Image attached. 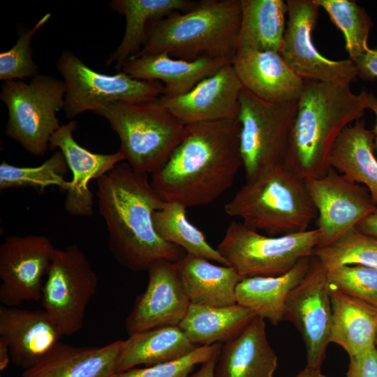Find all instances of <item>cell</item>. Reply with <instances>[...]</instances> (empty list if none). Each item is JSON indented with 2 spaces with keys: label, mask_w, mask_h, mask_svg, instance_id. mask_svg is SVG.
Returning a JSON list of instances; mask_svg holds the SVG:
<instances>
[{
  "label": "cell",
  "mask_w": 377,
  "mask_h": 377,
  "mask_svg": "<svg viewBox=\"0 0 377 377\" xmlns=\"http://www.w3.org/2000/svg\"><path fill=\"white\" fill-rule=\"evenodd\" d=\"M238 119L186 125L184 135L151 183L165 202L185 207L213 202L243 167Z\"/></svg>",
  "instance_id": "cell-1"
},
{
  "label": "cell",
  "mask_w": 377,
  "mask_h": 377,
  "mask_svg": "<svg viewBox=\"0 0 377 377\" xmlns=\"http://www.w3.org/2000/svg\"><path fill=\"white\" fill-rule=\"evenodd\" d=\"M98 212L108 231V246L116 260L133 271H145L155 262H177L183 249L163 240L154 226V213L165 202L148 175L120 163L97 179Z\"/></svg>",
  "instance_id": "cell-2"
},
{
  "label": "cell",
  "mask_w": 377,
  "mask_h": 377,
  "mask_svg": "<svg viewBox=\"0 0 377 377\" xmlns=\"http://www.w3.org/2000/svg\"><path fill=\"white\" fill-rule=\"evenodd\" d=\"M350 84L304 80L283 162L300 178L324 176L341 133L369 109L368 93L355 94Z\"/></svg>",
  "instance_id": "cell-3"
},
{
  "label": "cell",
  "mask_w": 377,
  "mask_h": 377,
  "mask_svg": "<svg viewBox=\"0 0 377 377\" xmlns=\"http://www.w3.org/2000/svg\"><path fill=\"white\" fill-rule=\"evenodd\" d=\"M241 14V0L197 1L188 11L150 22L146 43L134 57L164 53L186 61L233 58Z\"/></svg>",
  "instance_id": "cell-4"
},
{
  "label": "cell",
  "mask_w": 377,
  "mask_h": 377,
  "mask_svg": "<svg viewBox=\"0 0 377 377\" xmlns=\"http://www.w3.org/2000/svg\"><path fill=\"white\" fill-rule=\"evenodd\" d=\"M224 210L246 226L272 237L306 231L318 216L305 180L283 164L246 182Z\"/></svg>",
  "instance_id": "cell-5"
},
{
  "label": "cell",
  "mask_w": 377,
  "mask_h": 377,
  "mask_svg": "<svg viewBox=\"0 0 377 377\" xmlns=\"http://www.w3.org/2000/svg\"><path fill=\"white\" fill-rule=\"evenodd\" d=\"M94 113L105 118L117 134L119 151L136 172L151 175L168 160L182 140L186 125L159 98L116 102Z\"/></svg>",
  "instance_id": "cell-6"
},
{
  "label": "cell",
  "mask_w": 377,
  "mask_h": 377,
  "mask_svg": "<svg viewBox=\"0 0 377 377\" xmlns=\"http://www.w3.org/2000/svg\"><path fill=\"white\" fill-rule=\"evenodd\" d=\"M66 93L63 80L46 74H38L29 83L3 81L0 99L8 112L6 135L31 154L44 155L61 126L57 112L64 108Z\"/></svg>",
  "instance_id": "cell-7"
},
{
  "label": "cell",
  "mask_w": 377,
  "mask_h": 377,
  "mask_svg": "<svg viewBox=\"0 0 377 377\" xmlns=\"http://www.w3.org/2000/svg\"><path fill=\"white\" fill-rule=\"evenodd\" d=\"M319 241L316 228L272 237L232 221L217 250L243 278L276 276L290 271L301 259L312 256Z\"/></svg>",
  "instance_id": "cell-8"
},
{
  "label": "cell",
  "mask_w": 377,
  "mask_h": 377,
  "mask_svg": "<svg viewBox=\"0 0 377 377\" xmlns=\"http://www.w3.org/2000/svg\"><path fill=\"white\" fill-rule=\"evenodd\" d=\"M297 101H265L243 87L239 98L240 151L246 182L283 165Z\"/></svg>",
  "instance_id": "cell-9"
},
{
  "label": "cell",
  "mask_w": 377,
  "mask_h": 377,
  "mask_svg": "<svg viewBox=\"0 0 377 377\" xmlns=\"http://www.w3.org/2000/svg\"><path fill=\"white\" fill-rule=\"evenodd\" d=\"M56 67L66 84L63 110L69 119L116 102L154 101L163 93L160 82L136 80L123 71L114 75L96 72L70 50L61 53Z\"/></svg>",
  "instance_id": "cell-10"
},
{
  "label": "cell",
  "mask_w": 377,
  "mask_h": 377,
  "mask_svg": "<svg viewBox=\"0 0 377 377\" xmlns=\"http://www.w3.org/2000/svg\"><path fill=\"white\" fill-rule=\"evenodd\" d=\"M98 279L77 245L57 249L47 269L41 304L62 336L83 327L87 305L95 295Z\"/></svg>",
  "instance_id": "cell-11"
},
{
  "label": "cell",
  "mask_w": 377,
  "mask_h": 377,
  "mask_svg": "<svg viewBox=\"0 0 377 377\" xmlns=\"http://www.w3.org/2000/svg\"><path fill=\"white\" fill-rule=\"evenodd\" d=\"M332 304L327 269L312 256L309 270L290 292L286 320L290 321L303 339L307 367L320 369L330 342Z\"/></svg>",
  "instance_id": "cell-12"
},
{
  "label": "cell",
  "mask_w": 377,
  "mask_h": 377,
  "mask_svg": "<svg viewBox=\"0 0 377 377\" xmlns=\"http://www.w3.org/2000/svg\"><path fill=\"white\" fill-rule=\"evenodd\" d=\"M288 21L280 54L289 67L304 80L351 82L358 75L350 60L334 61L316 48L312 33L320 6L315 0H288Z\"/></svg>",
  "instance_id": "cell-13"
},
{
  "label": "cell",
  "mask_w": 377,
  "mask_h": 377,
  "mask_svg": "<svg viewBox=\"0 0 377 377\" xmlns=\"http://www.w3.org/2000/svg\"><path fill=\"white\" fill-rule=\"evenodd\" d=\"M305 182L318 214L317 248L332 244L377 209L365 186L332 168L324 176Z\"/></svg>",
  "instance_id": "cell-14"
},
{
  "label": "cell",
  "mask_w": 377,
  "mask_h": 377,
  "mask_svg": "<svg viewBox=\"0 0 377 377\" xmlns=\"http://www.w3.org/2000/svg\"><path fill=\"white\" fill-rule=\"evenodd\" d=\"M56 248L43 235L8 236L0 246V302L15 307L41 299Z\"/></svg>",
  "instance_id": "cell-15"
},
{
  "label": "cell",
  "mask_w": 377,
  "mask_h": 377,
  "mask_svg": "<svg viewBox=\"0 0 377 377\" xmlns=\"http://www.w3.org/2000/svg\"><path fill=\"white\" fill-rule=\"evenodd\" d=\"M145 290L126 318L129 335L165 326H178L191 304L175 263L161 260L147 269Z\"/></svg>",
  "instance_id": "cell-16"
},
{
  "label": "cell",
  "mask_w": 377,
  "mask_h": 377,
  "mask_svg": "<svg viewBox=\"0 0 377 377\" xmlns=\"http://www.w3.org/2000/svg\"><path fill=\"white\" fill-rule=\"evenodd\" d=\"M243 86L232 65L228 64L205 78L188 92L160 101L184 125L237 119Z\"/></svg>",
  "instance_id": "cell-17"
},
{
  "label": "cell",
  "mask_w": 377,
  "mask_h": 377,
  "mask_svg": "<svg viewBox=\"0 0 377 377\" xmlns=\"http://www.w3.org/2000/svg\"><path fill=\"white\" fill-rule=\"evenodd\" d=\"M76 128L75 120L61 125L50 139V149H59L72 173L71 185L64 201L65 210L74 216H89L94 212L90 182L98 179L125 159L119 151L96 154L82 147L73 137Z\"/></svg>",
  "instance_id": "cell-18"
},
{
  "label": "cell",
  "mask_w": 377,
  "mask_h": 377,
  "mask_svg": "<svg viewBox=\"0 0 377 377\" xmlns=\"http://www.w3.org/2000/svg\"><path fill=\"white\" fill-rule=\"evenodd\" d=\"M232 65L243 87L265 101H297L302 94L304 80L279 52L239 50Z\"/></svg>",
  "instance_id": "cell-19"
},
{
  "label": "cell",
  "mask_w": 377,
  "mask_h": 377,
  "mask_svg": "<svg viewBox=\"0 0 377 377\" xmlns=\"http://www.w3.org/2000/svg\"><path fill=\"white\" fill-rule=\"evenodd\" d=\"M61 337L44 309L0 307V338L8 346L13 363L24 370L42 360Z\"/></svg>",
  "instance_id": "cell-20"
},
{
  "label": "cell",
  "mask_w": 377,
  "mask_h": 377,
  "mask_svg": "<svg viewBox=\"0 0 377 377\" xmlns=\"http://www.w3.org/2000/svg\"><path fill=\"white\" fill-rule=\"evenodd\" d=\"M232 59L201 58L186 61L164 53L143 55L128 59L121 71L136 80L161 82V96L173 98L188 92L200 81L232 63Z\"/></svg>",
  "instance_id": "cell-21"
},
{
  "label": "cell",
  "mask_w": 377,
  "mask_h": 377,
  "mask_svg": "<svg viewBox=\"0 0 377 377\" xmlns=\"http://www.w3.org/2000/svg\"><path fill=\"white\" fill-rule=\"evenodd\" d=\"M278 357L266 336L265 320L256 316L235 337L221 345L215 377H274Z\"/></svg>",
  "instance_id": "cell-22"
},
{
  "label": "cell",
  "mask_w": 377,
  "mask_h": 377,
  "mask_svg": "<svg viewBox=\"0 0 377 377\" xmlns=\"http://www.w3.org/2000/svg\"><path fill=\"white\" fill-rule=\"evenodd\" d=\"M123 340L101 347L73 346L59 342L22 377H110L115 373Z\"/></svg>",
  "instance_id": "cell-23"
},
{
  "label": "cell",
  "mask_w": 377,
  "mask_h": 377,
  "mask_svg": "<svg viewBox=\"0 0 377 377\" xmlns=\"http://www.w3.org/2000/svg\"><path fill=\"white\" fill-rule=\"evenodd\" d=\"M175 263L191 303L212 306L237 304L236 287L244 278L232 266L216 265L187 253Z\"/></svg>",
  "instance_id": "cell-24"
},
{
  "label": "cell",
  "mask_w": 377,
  "mask_h": 377,
  "mask_svg": "<svg viewBox=\"0 0 377 377\" xmlns=\"http://www.w3.org/2000/svg\"><path fill=\"white\" fill-rule=\"evenodd\" d=\"M311 258L301 259L290 271L280 276L244 278L236 287L237 304L267 319L274 325L286 320L288 297L306 274Z\"/></svg>",
  "instance_id": "cell-25"
},
{
  "label": "cell",
  "mask_w": 377,
  "mask_h": 377,
  "mask_svg": "<svg viewBox=\"0 0 377 377\" xmlns=\"http://www.w3.org/2000/svg\"><path fill=\"white\" fill-rule=\"evenodd\" d=\"M197 1L191 0H112L111 10L126 17L123 38L106 61L121 71L126 61L140 52L147 40V30L150 22L161 19L174 12L188 11Z\"/></svg>",
  "instance_id": "cell-26"
},
{
  "label": "cell",
  "mask_w": 377,
  "mask_h": 377,
  "mask_svg": "<svg viewBox=\"0 0 377 377\" xmlns=\"http://www.w3.org/2000/svg\"><path fill=\"white\" fill-rule=\"evenodd\" d=\"M332 304L330 342L341 346L349 357L375 346L377 309L330 284Z\"/></svg>",
  "instance_id": "cell-27"
},
{
  "label": "cell",
  "mask_w": 377,
  "mask_h": 377,
  "mask_svg": "<svg viewBox=\"0 0 377 377\" xmlns=\"http://www.w3.org/2000/svg\"><path fill=\"white\" fill-rule=\"evenodd\" d=\"M372 130L364 119L348 126L333 148L330 166L350 181L362 184L377 206V158Z\"/></svg>",
  "instance_id": "cell-28"
},
{
  "label": "cell",
  "mask_w": 377,
  "mask_h": 377,
  "mask_svg": "<svg viewBox=\"0 0 377 377\" xmlns=\"http://www.w3.org/2000/svg\"><path fill=\"white\" fill-rule=\"evenodd\" d=\"M197 347L178 326H165L134 333L122 341L115 373L139 365L149 367L177 360Z\"/></svg>",
  "instance_id": "cell-29"
},
{
  "label": "cell",
  "mask_w": 377,
  "mask_h": 377,
  "mask_svg": "<svg viewBox=\"0 0 377 377\" xmlns=\"http://www.w3.org/2000/svg\"><path fill=\"white\" fill-rule=\"evenodd\" d=\"M255 316L238 304L212 306L191 303L178 327L196 346L223 344L238 335Z\"/></svg>",
  "instance_id": "cell-30"
},
{
  "label": "cell",
  "mask_w": 377,
  "mask_h": 377,
  "mask_svg": "<svg viewBox=\"0 0 377 377\" xmlns=\"http://www.w3.org/2000/svg\"><path fill=\"white\" fill-rule=\"evenodd\" d=\"M241 8L237 50L280 53L286 27V2L282 0H241Z\"/></svg>",
  "instance_id": "cell-31"
},
{
  "label": "cell",
  "mask_w": 377,
  "mask_h": 377,
  "mask_svg": "<svg viewBox=\"0 0 377 377\" xmlns=\"http://www.w3.org/2000/svg\"><path fill=\"white\" fill-rule=\"evenodd\" d=\"M186 209L178 202H165L153 215L156 233L165 242L186 251L187 254L230 266L217 249L208 243L203 232L189 221Z\"/></svg>",
  "instance_id": "cell-32"
},
{
  "label": "cell",
  "mask_w": 377,
  "mask_h": 377,
  "mask_svg": "<svg viewBox=\"0 0 377 377\" xmlns=\"http://www.w3.org/2000/svg\"><path fill=\"white\" fill-rule=\"evenodd\" d=\"M68 170L61 151L36 167L16 166L3 161L0 164V190L31 187L43 191L55 186L67 191L71 185V181L64 178Z\"/></svg>",
  "instance_id": "cell-33"
},
{
  "label": "cell",
  "mask_w": 377,
  "mask_h": 377,
  "mask_svg": "<svg viewBox=\"0 0 377 377\" xmlns=\"http://www.w3.org/2000/svg\"><path fill=\"white\" fill-rule=\"evenodd\" d=\"M343 32L345 47L352 61L369 49L368 38L372 22L366 10L352 0H315Z\"/></svg>",
  "instance_id": "cell-34"
},
{
  "label": "cell",
  "mask_w": 377,
  "mask_h": 377,
  "mask_svg": "<svg viewBox=\"0 0 377 377\" xmlns=\"http://www.w3.org/2000/svg\"><path fill=\"white\" fill-rule=\"evenodd\" d=\"M327 269L362 265L377 269V239L351 229L332 244L316 248L313 255Z\"/></svg>",
  "instance_id": "cell-35"
},
{
  "label": "cell",
  "mask_w": 377,
  "mask_h": 377,
  "mask_svg": "<svg viewBox=\"0 0 377 377\" xmlns=\"http://www.w3.org/2000/svg\"><path fill=\"white\" fill-rule=\"evenodd\" d=\"M51 16V13H47L31 29L20 30L15 44L8 51L0 53V80H23L40 74L38 66L33 60L31 39Z\"/></svg>",
  "instance_id": "cell-36"
},
{
  "label": "cell",
  "mask_w": 377,
  "mask_h": 377,
  "mask_svg": "<svg viewBox=\"0 0 377 377\" xmlns=\"http://www.w3.org/2000/svg\"><path fill=\"white\" fill-rule=\"evenodd\" d=\"M329 283L343 293L377 309V269L343 265L327 270Z\"/></svg>",
  "instance_id": "cell-37"
},
{
  "label": "cell",
  "mask_w": 377,
  "mask_h": 377,
  "mask_svg": "<svg viewBox=\"0 0 377 377\" xmlns=\"http://www.w3.org/2000/svg\"><path fill=\"white\" fill-rule=\"evenodd\" d=\"M221 343L197 347L188 355L172 361L118 372L110 377H189L199 364H204L220 351Z\"/></svg>",
  "instance_id": "cell-38"
},
{
  "label": "cell",
  "mask_w": 377,
  "mask_h": 377,
  "mask_svg": "<svg viewBox=\"0 0 377 377\" xmlns=\"http://www.w3.org/2000/svg\"><path fill=\"white\" fill-rule=\"evenodd\" d=\"M349 357L346 377H377V349L376 346Z\"/></svg>",
  "instance_id": "cell-39"
},
{
  "label": "cell",
  "mask_w": 377,
  "mask_h": 377,
  "mask_svg": "<svg viewBox=\"0 0 377 377\" xmlns=\"http://www.w3.org/2000/svg\"><path fill=\"white\" fill-rule=\"evenodd\" d=\"M353 62L362 79L373 80L377 78V49L369 48Z\"/></svg>",
  "instance_id": "cell-40"
},
{
  "label": "cell",
  "mask_w": 377,
  "mask_h": 377,
  "mask_svg": "<svg viewBox=\"0 0 377 377\" xmlns=\"http://www.w3.org/2000/svg\"><path fill=\"white\" fill-rule=\"evenodd\" d=\"M356 228L360 232L377 239V209L363 219Z\"/></svg>",
  "instance_id": "cell-41"
},
{
  "label": "cell",
  "mask_w": 377,
  "mask_h": 377,
  "mask_svg": "<svg viewBox=\"0 0 377 377\" xmlns=\"http://www.w3.org/2000/svg\"><path fill=\"white\" fill-rule=\"evenodd\" d=\"M219 353L220 351L215 353L209 360L202 364L199 370L190 375L189 377H215V367Z\"/></svg>",
  "instance_id": "cell-42"
},
{
  "label": "cell",
  "mask_w": 377,
  "mask_h": 377,
  "mask_svg": "<svg viewBox=\"0 0 377 377\" xmlns=\"http://www.w3.org/2000/svg\"><path fill=\"white\" fill-rule=\"evenodd\" d=\"M11 359L10 350L6 342L0 338V370L3 371L8 367Z\"/></svg>",
  "instance_id": "cell-43"
},
{
  "label": "cell",
  "mask_w": 377,
  "mask_h": 377,
  "mask_svg": "<svg viewBox=\"0 0 377 377\" xmlns=\"http://www.w3.org/2000/svg\"><path fill=\"white\" fill-rule=\"evenodd\" d=\"M369 109L376 114V123L372 130L374 136V147L377 154V98L372 94L368 93Z\"/></svg>",
  "instance_id": "cell-44"
},
{
  "label": "cell",
  "mask_w": 377,
  "mask_h": 377,
  "mask_svg": "<svg viewBox=\"0 0 377 377\" xmlns=\"http://www.w3.org/2000/svg\"><path fill=\"white\" fill-rule=\"evenodd\" d=\"M295 377H326V376L322 374L320 369L306 367Z\"/></svg>",
  "instance_id": "cell-45"
},
{
  "label": "cell",
  "mask_w": 377,
  "mask_h": 377,
  "mask_svg": "<svg viewBox=\"0 0 377 377\" xmlns=\"http://www.w3.org/2000/svg\"><path fill=\"white\" fill-rule=\"evenodd\" d=\"M375 346H376V348L377 349V335H376V338Z\"/></svg>",
  "instance_id": "cell-46"
}]
</instances>
